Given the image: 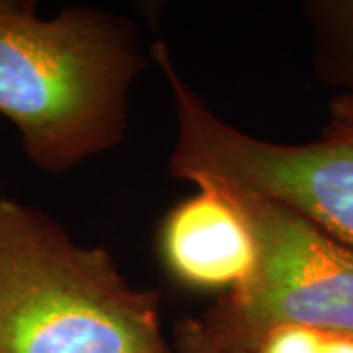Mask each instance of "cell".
I'll return each mask as SVG.
<instances>
[{
	"label": "cell",
	"instance_id": "7",
	"mask_svg": "<svg viewBox=\"0 0 353 353\" xmlns=\"http://www.w3.org/2000/svg\"><path fill=\"white\" fill-rule=\"evenodd\" d=\"M171 350L173 353H253L214 312L206 318L179 322Z\"/></svg>",
	"mask_w": 353,
	"mask_h": 353
},
{
	"label": "cell",
	"instance_id": "6",
	"mask_svg": "<svg viewBox=\"0 0 353 353\" xmlns=\"http://www.w3.org/2000/svg\"><path fill=\"white\" fill-rule=\"evenodd\" d=\"M318 38L320 71L353 97V0H320L306 6Z\"/></svg>",
	"mask_w": 353,
	"mask_h": 353
},
{
	"label": "cell",
	"instance_id": "9",
	"mask_svg": "<svg viewBox=\"0 0 353 353\" xmlns=\"http://www.w3.org/2000/svg\"><path fill=\"white\" fill-rule=\"evenodd\" d=\"M330 128L353 134V97L340 94L330 104Z\"/></svg>",
	"mask_w": 353,
	"mask_h": 353
},
{
	"label": "cell",
	"instance_id": "2",
	"mask_svg": "<svg viewBox=\"0 0 353 353\" xmlns=\"http://www.w3.org/2000/svg\"><path fill=\"white\" fill-rule=\"evenodd\" d=\"M0 353H173L157 296L102 248L0 196Z\"/></svg>",
	"mask_w": 353,
	"mask_h": 353
},
{
	"label": "cell",
	"instance_id": "8",
	"mask_svg": "<svg viewBox=\"0 0 353 353\" xmlns=\"http://www.w3.org/2000/svg\"><path fill=\"white\" fill-rule=\"evenodd\" d=\"M322 336L304 326H277L265 334L253 353H318Z\"/></svg>",
	"mask_w": 353,
	"mask_h": 353
},
{
	"label": "cell",
	"instance_id": "10",
	"mask_svg": "<svg viewBox=\"0 0 353 353\" xmlns=\"http://www.w3.org/2000/svg\"><path fill=\"white\" fill-rule=\"evenodd\" d=\"M318 353H353V336L324 334Z\"/></svg>",
	"mask_w": 353,
	"mask_h": 353
},
{
	"label": "cell",
	"instance_id": "1",
	"mask_svg": "<svg viewBox=\"0 0 353 353\" xmlns=\"http://www.w3.org/2000/svg\"><path fill=\"white\" fill-rule=\"evenodd\" d=\"M138 71L134 28L112 14L43 18L34 2L0 0V114L38 169L63 173L114 148Z\"/></svg>",
	"mask_w": 353,
	"mask_h": 353
},
{
	"label": "cell",
	"instance_id": "3",
	"mask_svg": "<svg viewBox=\"0 0 353 353\" xmlns=\"http://www.w3.org/2000/svg\"><path fill=\"white\" fill-rule=\"evenodd\" d=\"M153 61L173 94L176 136L169 169L194 185H220L275 201L353 250V134L330 128L308 143L253 138L228 124L179 73L165 46Z\"/></svg>",
	"mask_w": 353,
	"mask_h": 353
},
{
	"label": "cell",
	"instance_id": "4",
	"mask_svg": "<svg viewBox=\"0 0 353 353\" xmlns=\"http://www.w3.org/2000/svg\"><path fill=\"white\" fill-rule=\"evenodd\" d=\"M208 187L238 206L255 241L252 277L214 310L228 330L252 352L277 326L353 336L352 248L279 202Z\"/></svg>",
	"mask_w": 353,
	"mask_h": 353
},
{
	"label": "cell",
	"instance_id": "5",
	"mask_svg": "<svg viewBox=\"0 0 353 353\" xmlns=\"http://www.w3.org/2000/svg\"><path fill=\"white\" fill-rule=\"evenodd\" d=\"M161 228L167 269L181 283L208 290H236L252 277L255 241L238 206L216 187L199 185Z\"/></svg>",
	"mask_w": 353,
	"mask_h": 353
}]
</instances>
